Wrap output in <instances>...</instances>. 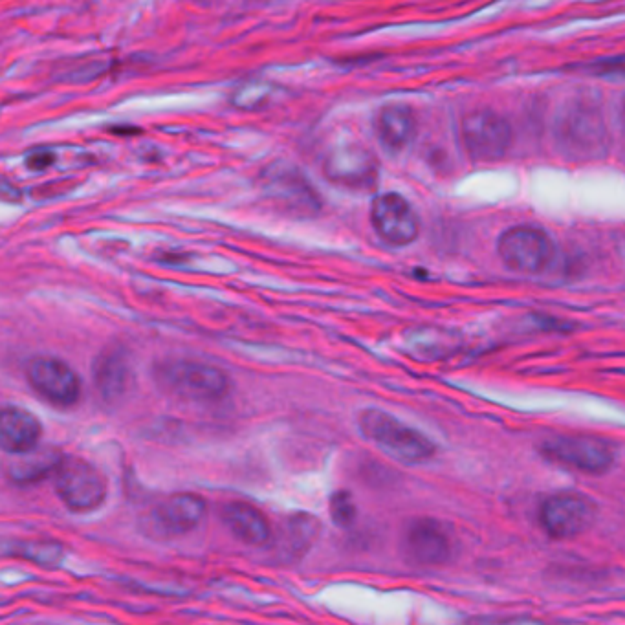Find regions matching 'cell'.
Wrapping results in <instances>:
<instances>
[{
    "mask_svg": "<svg viewBox=\"0 0 625 625\" xmlns=\"http://www.w3.org/2000/svg\"><path fill=\"white\" fill-rule=\"evenodd\" d=\"M154 380L165 395L184 402H219L231 389V380L217 365L167 358L154 365Z\"/></svg>",
    "mask_w": 625,
    "mask_h": 625,
    "instance_id": "cell-1",
    "label": "cell"
},
{
    "mask_svg": "<svg viewBox=\"0 0 625 625\" xmlns=\"http://www.w3.org/2000/svg\"><path fill=\"white\" fill-rule=\"evenodd\" d=\"M358 428L365 439L396 461L418 464L437 455V446L424 433L409 428L382 409L371 407L362 411L358 417Z\"/></svg>",
    "mask_w": 625,
    "mask_h": 625,
    "instance_id": "cell-2",
    "label": "cell"
},
{
    "mask_svg": "<svg viewBox=\"0 0 625 625\" xmlns=\"http://www.w3.org/2000/svg\"><path fill=\"white\" fill-rule=\"evenodd\" d=\"M539 451L547 461L587 475H604L616 461L615 444L596 435H554Z\"/></svg>",
    "mask_w": 625,
    "mask_h": 625,
    "instance_id": "cell-3",
    "label": "cell"
},
{
    "mask_svg": "<svg viewBox=\"0 0 625 625\" xmlns=\"http://www.w3.org/2000/svg\"><path fill=\"white\" fill-rule=\"evenodd\" d=\"M52 477L55 492L72 512L77 514L94 512L107 499L105 477L94 464L81 457L63 455Z\"/></svg>",
    "mask_w": 625,
    "mask_h": 625,
    "instance_id": "cell-4",
    "label": "cell"
},
{
    "mask_svg": "<svg viewBox=\"0 0 625 625\" xmlns=\"http://www.w3.org/2000/svg\"><path fill=\"white\" fill-rule=\"evenodd\" d=\"M512 127L494 110H473L461 123L462 147L473 162L494 164L505 158L512 145Z\"/></svg>",
    "mask_w": 625,
    "mask_h": 625,
    "instance_id": "cell-5",
    "label": "cell"
},
{
    "mask_svg": "<svg viewBox=\"0 0 625 625\" xmlns=\"http://www.w3.org/2000/svg\"><path fill=\"white\" fill-rule=\"evenodd\" d=\"M497 253L512 272L543 274L554 261V244L549 233L541 228L514 226L499 237Z\"/></svg>",
    "mask_w": 625,
    "mask_h": 625,
    "instance_id": "cell-6",
    "label": "cell"
},
{
    "mask_svg": "<svg viewBox=\"0 0 625 625\" xmlns=\"http://www.w3.org/2000/svg\"><path fill=\"white\" fill-rule=\"evenodd\" d=\"M26 380L33 393L54 407L76 406L81 398V378L68 363L52 358L37 356L26 365Z\"/></svg>",
    "mask_w": 625,
    "mask_h": 625,
    "instance_id": "cell-7",
    "label": "cell"
},
{
    "mask_svg": "<svg viewBox=\"0 0 625 625\" xmlns=\"http://www.w3.org/2000/svg\"><path fill=\"white\" fill-rule=\"evenodd\" d=\"M596 519V505L587 495L561 492L550 495L539 510V523L552 539L580 538Z\"/></svg>",
    "mask_w": 625,
    "mask_h": 625,
    "instance_id": "cell-8",
    "label": "cell"
},
{
    "mask_svg": "<svg viewBox=\"0 0 625 625\" xmlns=\"http://www.w3.org/2000/svg\"><path fill=\"white\" fill-rule=\"evenodd\" d=\"M323 173L329 182L343 189L373 191L378 184L380 165L378 158L367 147L345 143L327 154Z\"/></svg>",
    "mask_w": 625,
    "mask_h": 625,
    "instance_id": "cell-9",
    "label": "cell"
},
{
    "mask_svg": "<svg viewBox=\"0 0 625 625\" xmlns=\"http://www.w3.org/2000/svg\"><path fill=\"white\" fill-rule=\"evenodd\" d=\"M266 195L275 204L294 217H314L321 209V200L307 178L290 165L275 164L263 175Z\"/></svg>",
    "mask_w": 625,
    "mask_h": 625,
    "instance_id": "cell-10",
    "label": "cell"
},
{
    "mask_svg": "<svg viewBox=\"0 0 625 625\" xmlns=\"http://www.w3.org/2000/svg\"><path fill=\"white\" fill-rule=\"evenodd\" d=\"M400 545L404 558L418 567H440L451 558L450 532L437 519L411 521L404 528Z\"/></svg>",
    "mask_w": 625,
    "mask_h": 625,
    "instance_id": "cell-11",
    "label": "cell"
},
{
    "mask_svg": "<svg viewBox=\"0 0 625 625\" xmlns=\"http://www.w3.org/2000/svg\"><path fill=\"white\" fill-rule=\"evenodd\" d=\"M371 224L382 241L391 246H407L420 233L417 211L398 193H384L374 198Z\"/></svg>",
    "mask_w": 625,
    "mask_h": 625,
    "instance_id": "cell-12",
    "label": "cell"
},
{
    "mask_svg": "<svg viewBox=\"0 0 625 625\" xmlns=\"http://www.w3.org/2000/svg\"><path fill=\"white\" fill-rule=\"evenodd\" d=\"M206 514L208 505L197 494L169 495L154 508L156 525L173 536L195 530L204 521Z\"/></svg>",
    "mask_w": 625,
    "mask_h": 625,
    "instance_id": "cell-13",
    "label": "cell"
},
{
    "mask_svg": "<svg viewBox=\"0 0 625 625\" xmlns=\"http://www.w3.org/2000/svg\"><path fill=\"white\" fill-rule=\"evenodd\" d=\"M43 437L39 418L17 406H0V450L22 453L32 450Z\"/></svg>",
    "mask_w": 625,
    "mask_h": 625,
    "instance_id": "cell-14",
    "label": "cell"
},
{
    "mask_svg": "<svg viewBox=\"0 0 625 625\" xmlns=\"http://www.w3.org/2000/svg\"><path fill=\"white\" fill-rule=\"evenodd\" d=\"M61 457V451L41 446L39 442L32 450L10 453V459L4 462V473L8 481L17 486L41 483L46 477L54 475Z\"/></svg>",
    "mask_w": 625,
    "mask_h": 625,
    "instance_id": "cell-15",
    "label": "cell"
},
{
    "mask_svg": "<svg viewBox=\"0 0 625 625\" xmlns=\"http://www.w3.org/2000/svg\"><path fill=\"white\" fill-rule=\"evenodd\" d=\"M418 121L415 112L406 105H387L374 118L376 138L389 153H402L417 136Z\"/></svg>",
    "mask_w": 625,
    "mask_h": 625,
    "instance_id": "cell-16",
    "label": "cell"
},
{
    "mask_svg": "<svg viewBox=\"0 0 625 625\" xmlns=\"http://www.w3.org/2000/svg\"><path fill=\"white\" fill-rule=\"evenodd\" d=\"M220 517L231 534L244 545L259 547L268 543L272 538V528L266 516L259 508L248 503H242V501L228 503L222 508Z\"/></svg>",
    "mask_w": 625,
    "mask_h": 625,
    "instance_id": "cell-17",
    "label": "cell"
},
{
    "mask_svg": "<svg viewBox=\"0 0 625 625\" xmlns=\"http://www.w3.org/2000/svg\"><path fill=\"white\" fill-rule=\"evenodd\" d=\"M99 395L107 402H114L125 395L131 382V365L123 349L103 351L94 369Z\"/></svg>",
    "mask_w": 625,
    "mask_h": 625,
    "instance_id": "cell-18",
    "label": "cell"
},
{
    "mask_svg": "<svg viewBox=\"0 0 625 625\" xmlns=\"http://www.w3.org/2000/svg\"><path fill=\"white\" fill-rule=\"evenodd\" d=\"M319 521L308 516H297L288 521L285 528L286 545L290 550H307L318 538Z\"/></svg>",
    "mask_w": 625,
    "mask_h": 625,
    "instance_id": "cell-19",
    "label": "cell"
},
{
    "mask_svg": "<svg viewBox=\"0 0 625 625\" xmlns=\"http://www.w3.org/2000/svg\"><path fill=\"white\" fill-rule=\"evenodd\" d=\"M272 98V88L259 81L244 83L233 94V105L244 110H257L264 107Z\"/></svg>",
    "mask_w": 625,
    "mask_h": 625,
    "instance_id": "cell-20",
    "label": "cell"
},
{
    "mask_svg": "<svg viewBox=\"0 0 625 625\" xmlns=\"http://www.w3.org/2000/svg\"><path fill=\"white\" fill-rule=\"evenodd\" d=\"M15 554L37 565L52 567V565H59V561L63 558V549L55 543H26L22 545L21 550H15Z\"/></svg>",
    "mask_w": 625,
    "mask_h": 625,
    "instance_id": "cell-21",
    "label": "cell"
},
{
    "mask_svg": "<svg viewBox=\"0 0 625 625\" xmlns=\"http://www.w3.org/2000/svg\"><path fill=\"white\" fill-rule=\"evenodd\" d=\"M329 512L332 521L341 528L351 527L358 514L352 495L345 490L330 495Z\"/></svg>",
    "mask_w": 625,
    "mask_h": 625,
    "instance_id": "cell-22",
    "label": "cell"
},
{
    "mask_svg": "<svg viewBox=\"0 0 625 625\" xmlns=\"http://www.w3.org/2000/svg\"><path fill=\"white\" fill-rule=\"evenodd\" d=\"M54 153L52 151H33V153L28 154V158H26V165H28V169H32V171H44L46 167H50V165L54 164Z\"/></svg>",
    "mask_w": 625,
    "mask_h": 625,
    "instance_id": "cell-23",
    "label": "cell"
},
{
    "mask_svg": "<svg viewBox=\"0 0 625 625\" xmlns=\"http://www.w3.org/2000/svg\"><path fill=\"white\" fill-rule=\"evenodd\" d=\"M189 2H195V4H200V6H211V4H215L217 0H189Z\"/></svg>",
    "mask_w": 625,
    "mask_h": 625,
    "instance_id": "cell-24",
    "label": "cell"
},
{
    "mask_svg": "<svg viewBox=\"0 0 625 625\" xmlns=\"http://www.w3.org/2000/svg\"><path fill=\"white\" fill-rule=\"evenodd\" d=\"M257 2H266V0H257Z\"/></svg>",
    "mask_w": 625,
    "mask_h": 625,
    "instance_id": "cell-25",
    "label": "cell"
}]
</instances>
